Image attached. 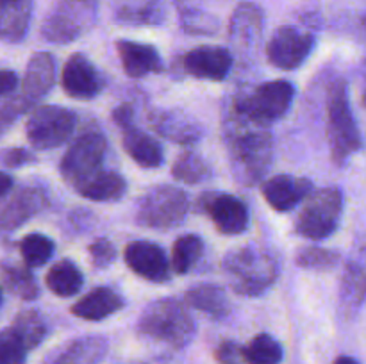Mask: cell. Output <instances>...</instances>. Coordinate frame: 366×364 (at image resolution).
Wrapping results in <instances>:
<instances>
[{
	"instance_id": "cell-1",
	"label": "cell",
	"mask_w": 366,
	"mask_h": 364,
	"mask_svg": "<svg viewBox=\"0 0 366 364\" xmlns=\"http://www.w3.org/2000/svg\"><path fill=\"white\" fill-rule=\"evenodd\" d=\"M222 141L231 171L243 186L261 182L274 163V136L270 125L249 116L229 98L222 111Z\"/></svg>"
},
{
	"instance_id": "cell-2",
	"label": "cell",
	"mask_w": 366,
	"mask_h": 364,
	"mask_svg": "<svg viewBox=\"0 0 366 364\" xmlns=\"http://www.w3.org/2000/svg\"><path fill=\"white\" fill-rule=\"evenodd\" d=\"M222 268L236 295H264L277 282L281 268L275 253L263 245H243L225 253Z\"/></svg>"
},
{
	"instance_id": "cell-3",
	"label": "cell",
	"mask_w": 366,
	"mask_h": 364,
	"mask_svg": "<svg viewBox=\"0 0 366 364\" xmlns=\"http://www.w3.org/2000/svg\"><path fill=\"white\" fill-rule=\"evenodd\" d=\"M136 330L143 338L164 343L174 348H184L193 341L197 325L188 307L177 298H159L149 303L138 318Z\"/></svg>"
},
{
	"instance_id": "cell-4",
	"label": "cell",
	"mask_w": 366,
	"mask_h": 364,
	"mask_svg": "<svg viewBox=\"0 0 366 364\" xmlns=\"http://www.w3.org/2000/svg\"><path fill=\"white\" fill-rule=\"evenodd\" d=\"M327 98V145L336 166H345L363 145L360 127L349 98V86L343 79L332 81Z\"/></svg>"
},
{
	"instance_id": "cell-5",
	"label": "cell",
	"mask_w": 366,
	"mask_h": 364,
	"mask_svg": "<svg viewBox=\"0 0 366 364\" xmlns=\"http://www.w3.org/2000/svg\"><path fill=\"white\" fill-rule=\"evenodd\" d=\"M189 213V196L181 188L161 184L149 189L139 198L134 221L139 227L152 231H170L179 227Z\"/></svg>"
},
{
	"instance_id": "cell-6",
	"label": "cell",
	"mask_w": 366,
	"mask_h": 364,
	"mask_svg": "<svg viewBox=\"0 0 366 364\" xmlns=\"http://www.w3.org/2000/svg\"><path fill=\"white\" fill-rule=\"evenodd\" d=\"M343 191L335 186L313 189L295 220V232L306 239L322 241L335 234L343 216Z\"/></svg>"
},
{
	"instance_id": "cell-7",
	"label": "cell",
	"mask_w": 366,
	"mask_h": 364,
	"mask_svg": "<svg viewBox=\"0 0 366 364\" xmlns=\"http://www.w3.org/2000/svg\"><path fill=\"white\" fill-rule=\"evenodd\" d=\"M100 0H54L41 25L45 41L68 45L93 27Z\"/></svg>"
},
{
	"instance_id": "cell-8",
	"label": "cell",
	"mask_w": 366,
	"mask_h": 364,
	"mask_svg": "<svg viewBox=\"0 0 366 364\" xmlns=\"http://www.w3.org/2000/svg\"><path fill=\"white\" fill-rule=\"evenodd\" d=\"M107 153V139L100 131H86L71 141L59 163V173L71 188L102 170Z\"/></svg>"
},
{
	"instance_id": "cell-9",
	"label": "cell",
	"mask_w": 366,
	"mask_h": 364,
	"mask_svg": "<svg viewBox=\"0 0 366 364\" xmlns=\"http://www.w3.org/2000/svg\"><path fill=\"white\" fill-rule=\"evenodd\" d=\"M77 127V114L63 106H41L25 123V134L36 150H52L64 145Z\"/></svg>"
},
{
	"instance_id": "cell-10",
	"label": "cell",
	"mask_w": 366,
	"mask_h": 364,
	"mask_svg": "<svg viewBox=\"0 0 366 364\" xmlns=\"http://www.w3.org/2000/svg\"><path fill=\"white\" fill-rule=\"evenodd\" d=\"M295 93L297 89L292 82L277 79V81L263 82L250 93H242L232 98L249 116L270 125L288 114Z\"/></svg>"
},
{
	"instance_id": "cell-11",
	"label": "cell",
	"mask_w": 366,
	"mask_h": 364,
	"mask_svg": "<svg viewBox=\"0 0 366 364\" xmlns=\"http://www.w3.org/2000/svg\"><path fill=\"white\" fill-rule=\"evenodd\" d=\"M49 206V191L39 182L20 186L9 198L0 203V238L13 234L25 221Z\"/></svg>"
},
{
	"instance_id": "cell-12",
	"label": "cell",
	"mask_w": 366,
	"mask_h": 364,
	"mask_svg": "<svg viewBox=\"0 0 366 364\" xmlns=\"http://www.w3.org/2000/svg\"><path fill=\"white\" fill-rule=\"evenodd\" d=\"M315 36L293 25H282L267 45L268 63L279 70L292 71L302 66L315 49Z\"/></svg>"
},
{
	"instance_id": "cell-13",
	"label": "cell",
	"mask_w": 366,
	"mask_h": 364,
	"mask_svg": "<svg viewBox=\"0 0 366 364\" xmlns=\"http://www.w3.org/2000/svg\"><path fill=\"white\" fill-rule=\"evenodd\" d=\"M197 209L213 220L218 232L239 236L249 228L250 214L245 202L227 193H204L197 200Z\"/></svg>"
},
{
	"instance_id": "cell-14",
	"label": "cell",
	"mask_w": 366,
	"mask_h": 364,
	"mask_svg": "<svg viewBox=\"0 0 366 364\" xmlns=\"http://www.w3.org/2000/svg\"><path fill=\"white\" fill-rule=\"evenodd\" d=\"M263 11L257 4H239L229 21V41L232 50L242 57H254L263 38Z\"/></svg>"
},
{
	"instance_id": "cell-15",
	"label": "cell",
	"mask_w": 366,
	"mask_h": 364,
	"mask_svg": "<svg viewBox=\"0 0 366 364\" xmlns=\"http://www.w3.org/2000/svg\"><path fill=\"white\" fill-rule=\"evenodd\" d=\"M366 300V236L360 238L350 252L340 284V309L354 316Z\"/></svg>"
},
{
	"instance_id": "cell-16",
	"label": "cell",
	"mask_w": 366,
	"mask_h": 364,
	"mask_svg": "<svg viewBox=\"0 0 366 364\" xmlns=\"http://www.w3.org/2000/svg\"><path fill=\"white\" fill-rule=\"evenodd\" d=\"M149 125L157 136L177 145H193L204 138V127L199 120L182 109L156 107L149 113Z\"/></svg>"
},
{
	"instance_id": "cell-17",
	"label": "cell",
	"mask_w": 366,
	"mask_h": 364,
	"mask_svg": "<svg viewBox=\"0 0 366 364\" xmlns=\"http://www.w3.org/2000/svg\"><path fill=\"white\" fill-rule=\"evenodd\" d=\"M124 261L138 277L163 284L172 277V264L159 245L152 241H132L125 246Z\"/></svg>"
},
{
	"instance_id": "cell-18",
	"label": "cell",
	"mask_w": 366,
	"mask_h": 364,
	"mask_svg": "<svg viewBox=\"0 0 366 364\" xmlns=\"http://www.w3.org/2000/svg\"><path fill=\"white\" fill-rule=\"evenodd\" d=\"M61 84L71 98L92 100L102 91L104 79L84 54H74L64 63Z\"/></svg>"
},
{
	"instance_id": "cell-19",
	"label": "cell",
	"mask_w": 366,
	"mask_h": 364,
	"mask_svg": "<svg viewBox=\"0 0 366 364\" xmlns=\"http://www.w3.org/2000/svg\"><path fill=\"white\" fill-rule=\"evenodd\" d=\"M232 57L231 50L224 46L204 45L189 50L182 59L186 74L195 79H204V81H224L231 74Z\"/></svg>"
},
{
	"instance_id": "cell-20",
	"label": "cell",
	"mask_w": 366,
	"mask_h": 364,
	"mask_svg": "<svg viewBox=\"0 0 366 364\" xmlns=\"http://www.w3.org/2000/svg\"><path fill=\"white\" fill-rule=\"evenodd\" d=\"M261 193L277 213H290L313 193V182L295 175H275L263 182Z\"/></svg>"
},
{
	"instance_id": "cell-21",
	"label": "cell",
	"mask_w": 366,
	"mask_h": 364,
	"mask_svg": "<svg viewBox=\"0 0 366 364\" xmlns=\"http://www.w3.org/2000/svg\"><path fill=\"white\" fill-rule=\"evenodd\" d=\"M57 63L52 54L36 52L29 59L25 68L24 81H21V95L27 96L32 102H39L43 96L52 91L56 84Z\"/></svg>"
},
{
	"instance_id": "cell-22",
	"label": "cell",
	"mask_w": 366,
	"mask_h": 364,
	"mask_svg": "<svg viewBox=\"0 0 366 364\" xmlns=\"http://www.w3.org/2000/svg\"><path fill=\"white\" fill-rule=\"evenodd\" d=\"M117 52L124 71L131 79H142L149 74L163 71V59L156 46L131 41V39H120L117 41Z\"/></svg>"
},
{
	"instance_id": "cell-23",
	"label": "cell",
	"mask_w": 366,
	"mask_h": 364,
	"mask_svg": "<svg viewBox=\"0 0 366 364\" xmlns=\"http://www.w3.org/2000/svg\"><path fill=\"white\" fill-rule=\"evenodd\" d=\"M124 305L125 302L120 293H117L111 288H106V285H100V288H95L89 293H86L82 298H79L70 307V310L74 316L81 318V320L102 321L106 318L113 316L114 313H118Z\"/></svg>"
},
{
	"instance_id": "cell-24",
	"label": "cell",
	"mask_w": 366,
	"mask_h": 364,
	"mask_svg": "<svg viewBox=\"0 0 366 364\" xmlns=\"http://www.w3.org/2000/svg\"><path fill=\"white\" fill-rule=\"evenodd\" d=\"M120 131L124 150L136 164L154 170V168H159L164 163L163 148H161L157 139H154L147 132L139 131L134 123L125 125Z\"/></svg>"
},
{
	"instance_id": "cell-25",
	"label": "cell",
	"mask_w": 366,
	"mask_h": 364,
	"mask_svg": "<svg viewBox=\"0 0 366 364\" xmlns=\"http://www.w3.org/2000/svg\"><path fill=\"white\" fill-rule=\"evenodd\" d=\"M127 181L124 175L113 170H99L75 188V191L93 202H118L127 193Z\"/></svg>"
},
{
	"instance_id": "cell-26",
	"label": "cell",
	"mask_w": 366,
	"mask_h": 364,
	"mask_svg": "<svg viewBox=\"0 0 366 364\" xmlns=\"http://www.w3.org/2000/svg\"><path fill=\"white\" fill-rule=\"evenodd\" d=\"M32 18V0H9L0 6V41L20 43Z\"/></svg>"
},
{
	"instance_id": "cell-27",
	"label": "cell",
	"mask_w": 366,
	"mask_h": 364,
	"mask_svg": "<svg viewBox=\"0 0 366 364\" xmlns=\"http://www.w3.org/2000/svg\"><path fill=\"white\" fill-rule=\"evenodd\" d=\"M117 20L127 25H161L167 18L163 0H117Z\"/></svg>"
},
{
	"instance_id": "cell-28",
	"label": "cell",
	"mask_w": 366,
	"mask_h": 364,
	"mask_svg": "<svg viewBox=\"0 0 366 364\" xmlns=\"http://www.w3.org/2000/svg\"><path fill=\"white\" fill-rule=\"evenodd\" d=\"M184 300L188 305L195 307L200 313L222 320L231 313V302L224 288L217 284H195L184 293Z\"/></svg>"
},
{
	"instance_id": "cell-29",
	"label": "cell",
	"mask_w": 366,
	"mask_h": 364,
	"mask_svg": "<svg viewBox=\"0 0 366 364\" xmlns=\"http://www.w3.org/2000/svg\"><path fill=\"white\" fill-rule=\"evenodd\" d=\"M46 288L61 298H70L81 293L84 285V275L77 264L70 259H61L54 264L45 277Z\"/></svg>"
},
{
	"instance_id": "cell-30",
	"label": "cell",
	"mask_w": 366,
	"mask_h": 364,
	"mask_svg": "<svg viewBox=\"0 0 366 364\" xmlns=\"http://www.w3.org/2000/svg\"><path fill=\"white\" fill-rule=\"evenodd\" d=\"M107 346V339L102 335L79 338L68 345L52 364H99L106 357Z\"/></svg>"
},
{
	"instance_id": "cell-31",
	"label": "cell",
	"mask_w": 366,
	"mask_h": 364,
	"mask_svg": "<svg viewBox=\"0 0 366 364\" xmlns=\"http://www.w3.org/2000/svg\"><path fill=\"white\" fill-rule=\"evenodd\" d=\"M2 282L11 295L21 300H36L39 296V285L27 264H2L0 268Z\"/></svg>"
},
{
	"instance_id": "cell-32",
	"label": "cell",
	"mask_w": 366,
	"mask_h": 364,
	"mask_svg": "<svg viewBox=\"0 0 366 364\" xmlns=\"http://www.w3.org/2000/svg\"><path fill=\"white\" fill-rule=\"evenodd\" d=\"M172 175L175 181L186 184H202L213 177V168L200 153L182 152L172 164Z\"/></svg>"
},
{
	"instance_id": "cell-33",
	"label": "cell",
	"mask_w": 366,
	"mask_h": 364,
	"mask_svg": "<svg viewBox=\"0 0 366 364\" xmlns=\"http://www.w3.org/2000/svg\"><path fill=\"white\" fill-rule=\"evenodd\" d=\"M285 357L281 343L270 334H257L249 345L242 346V359L247 364H281Z\"/></svg>"
},
{
	"instance_id": "cell-34",
	"label": "cell",
	"mask_w": 366,
	"mask_h": 364,
	"mask_svg": "<svg viewBox=\"0 0 366 364\" xmlns=\"http://www.w3.org/2000/svg\"><path fill=\"white\" fill-rule=\"evenodd\" d=\"M204 253V239L197 234H184L172 246V270L179 275L192 271Z\"/></svg>"
},
{
	"instance_id": "cell-35",
	"label": "cell",
	"mask_w": 366,
	"mask_h": 364,
	"mask_svg": "<svg viewBox=\"0 0 366 364\" xmlns=\"http://www.w3.org/2000/svg\"><path fill=\"white\" fill-rule=\"evenodd\" d=\"M11 327L20 335L27 350H32L41 345L43 339L46 338V332H49L45 318L36 309H24L21 313H18Z\"/></svg>"
},
{
	"instance_id": "cell-36",
	"label": "cell",
	"mask_w": 366,
	"mask_h": 364,
	"mask_svg": "<svg viewBox=\"0 0 366 364\" xmlns=\"http://www.w3.org/2000/svg\"><path fill=\"white\" fill-rule=\"evenodd\" d=\"M20 252L21 257H24V263L29 268H39L52 259L54 252H56V245H54L49 236L32 232V234H27L21 239Z\"/></svg>"
},
{
	"instance_id": "cell-37",
	"label": "cell",
	"mask_w": 366,
	"mask_h": 364,
	"mask_svg": "<svg viewBox=\"0 0 366 364\" xmlns=\"http://www.w3.org/2000/svg\"><path fill=\"white\" fill-rule=\"evenodd\" d=\"M295 263L302 270L329 271L342 263V253L338 250L322 248V246H304L297 252Z\"/></svg>"
},
{
	"instance_id": "cell-38",
	"label": "cell",
	"mask_w": 366,
	"mask_h": 364,
	"mask_svg": "<svg viewBox=\"0 0 366 364\" xmlns=\"http://www.w3.org/2000/svg\"><path fill=\"white\" fill-rule=\"evenodd\" d=\"M27 352V346L13 327L0 330V364H25Z\"/></svg>"
},
{
	"instance_id": "cell-39",
	"label": "cell",
	"mask_w": 366,
	"mask_h": 364,
	"mask_svg": "<svg viewBox=\"0 0 366 364\" xmlns=\"http://www.w3.org/2000/svg\"><path fill=\"white\" fill-rule=\"evenodd\" d=\"M34 106L36 103L29 100L25 95L9 96L4 102H0V138L13 127V123L21 114L31 111Z\"/></svg>"
},
{
	"instance_id": "cell-40",
	"label": "cell",
	"mask_w": 366,
	"mask_h": 364,
	"mask_svg": "<svg viewBox=\"0 0 366 364\" xmlns=\"http://www.w3.org/2000/svg\"><path fill=\"white\" fill-rule=\"evenodd\" d=\"M181 27L189 34H214L220 27L213 14H207L199 9L181 11Z\"/></svg>"
},
{
	"instance_id": "cell-41",
	"label": "cell",
	"mask_w": 366,
	"mask_h": 364,
	"mask_svg": "<svg viewBox=\"0 0 366 364\" xmlns=\"http://www.w3.org/2000/svg\"><path fill=\"white\" fill-rule=\"evenodd\" d=\"M89 261L95 270H106L117 261V246L107 238H99L88 246Z\"/></svg>"
},
{
	"instance_id": "cell-42",
	"label": "cell",
	"mask_w": 366,
	"mask_h": 364,
	"mask_svg": "<svg viewBox=\"0 0 366 364\" xmlns=\"http://www.w3.org/2000/svg\"><path fill=\"white\" fill-rule=\"evenodd\" d=\"M38 161L34 152L27 148H21V146H11V148L0 150V164L4 168H16L25 166V164H32Z\"/></svg>"
},
{
	"instance_id": "cell-43",
	"label": "cell",
	"mask_w": 366,
	"mask_h": 364,
	"mask_svg": "<svg viewBox=\"0 0 366 364\" xmlns=\"http://www.w3.org/2000/svg\"><path fill=\"white\" fill-rule=\"evenodd\" d=\"M217 359L220 364H239L242 359V346L234 341H224L217 350Z\"/></svg>"
},
{
	"instance_id": "cell-44",
	"label": "cell",
	"mask_w": 366,
	"mask_h": 364,
	"mask_svg": "<svg viewBox=\"0 0 366 364\" xmlns=\"http://www.w3.org/2000/svg\"><path fill=\"white\" fill-rule=\"evenodd\" d=\"M92 218V213H88V209H77L68 216V223L71 225V228H75V232H84L89 228Z\"/></svg>"
},
{
	"instance_id": "cell-45",
	"label": "cell",
	"mask_w": 366,
	"mask_h": 364,
	"mask_svg": "<svg viewBox=\"0 0 366 364\" xmlns=\"http://www.w3.org/2000/svg\"><path fill=\"white\" fill-rule=\"evenodd\" d=\"M18 75L13 70H0V96H7L18 88Z\"/></svg>"
},
{
	"instance_id": "cell-46",
	"label": "cell",
	"mask_w": 366,
	"mask_h": 364,
	"mask_svg": "<svg viewBox=\"0 0 366 364\" xmlns=\"http://www.w3.org/2000/svg\"><path fill=\"white\" fill-rule=\"evenodd\" d=\"M14 182L11 175H7L6 171H0V196H7L13 189Z\"/></svg>"
},
{
	"instance_id": "cell-47",
	"label": "cell",
	"mask_w": 366,
	"mask_h": 364,
	"mask_svg": "<svg viewBox=\"0 0 366 364\" xmlns=\"http://www.w3.org/2000/svg\"><path fill=\"white\" fill-rule=\"evenodd\" d=\"M335 364H360V363H357V360L354 359V357L342 355V357H338V359L335 360Z\"/></svg>"
},
{
	"instance_id": "cell-48",
	"label": "cell",
	"mask_w": 366,
	"mask_h": 364,
	"mask_svg": "<svg viewBox=\"0 0 366 364\" xmlns=\"http://www.w3.org/2000/svg\"><path fill=\"white\" fill-rule=\"evenodd\" d=\"M363 106L366 107V91L363 93Z\"/></svg>"
},
{
	"instance_id": "cell-49",
	"label": "cell",
	"mask_w": 366,
	"mask_h": 364,
	"mask_svg": "<svg viewBox=\"0 0 366 364\" xmlns=\"http://www.w3.org/2000/svg\"><path fill=\"white\" fill-rule=\"evenodd\" d=\"M0 303H2V289H0Z\"/></svg>"
}]
</instances>
